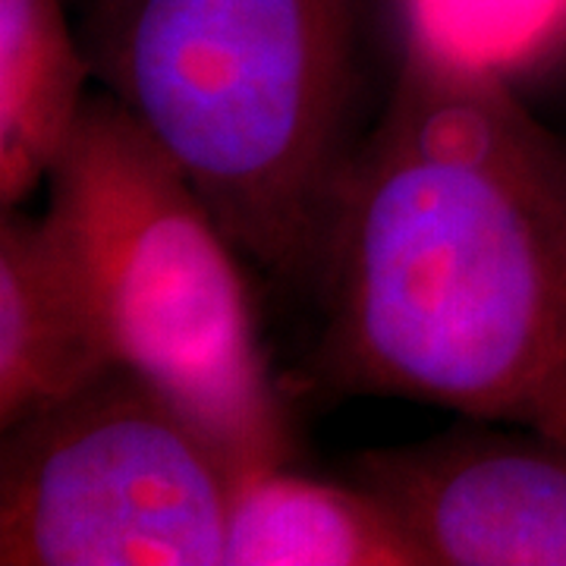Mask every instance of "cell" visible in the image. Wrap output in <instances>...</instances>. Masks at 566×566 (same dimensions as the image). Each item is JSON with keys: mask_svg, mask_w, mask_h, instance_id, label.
I'll return each mask as SVG.
<instances>
[{"mask_svg": "<svg viewBox=\"0 0 566 566\" xmlns=\"http://www.w3.org/2000/svg\"><path fill=\"white\" fill-rule=\"evenodd\" d=\"M315 277L318 375L334 390L566 444V142L504 66L406 20Z\"/></svg>", "mask_w": 566, "mask_h": 566, "instance_id": "obj_1", "label": "cell"}, {"mask_svg": "<svg viewBox=\"0 0 566 566\" xmlns=\"http://www.w3.org/2000/svg\"><path fill=\"white\" fill-rule=\"evenodd\" d=\"M117 365L80 264L44 214L0 218V428Z\"/></svg>", "mask_w": 566, "mask_h": 566, "instance_id": "obj_6", "label": "cell"}, {"mask_svg": "<svg viewBox=\"0 0 566 566\" xmlns=\"http://www.w3.org/2000/svg\"><path fill=\"white\" fill-rule=\"evenodd\" d=\"M92 57L63 0H0V211L20 208L70 145Z\"/></svg>", "mask_w": 566, "mask_h": 566, "instance_id": "obj_8", "label": "cell"}, {"mask_svg": "<svg viewBox=\"0 0 566 566\" xmlns=\"http://www.w3.org/2000/svg\"><path fill=\"white\" fill-rule=\"evenodd\" d=\"M363 0H92V73L245 264L315 277L353 151Z\"/></svg>", "mask_w": 566, "mask_h": 566, "instance_id": "obj_2", "label": "cell"}, {"mask_svg": "<svg viewBox=\"0 0 566 566\" xmlns=\"http://www.w3.org/2000/svg\"><path fill=\"white\" fill-rule=\"evenodd\" d=\"M349 475L431 566H566V444L538 431L463 419L428 441L363 450Z\"/></svg>", "mask_w": 566, "mask_h": 566, "instance_id": "obj_5", "label": "cell"}, {"mask_svg": "<svg viewBox=\"0 0 566 566\" xmlns=\"http://www.w3.org/2000/svg\"><path fill=\"white\" fill-rule=\"evenodd\" d=\"M237 457L145 375L114 365L3 428V566H223Z\"/></svg>", "mask_w": 566, "mask_h": 566, "instance_id": "obj_4", "label": "cell"}, {"mask_svg": "<svg viewBox=\"0 0 566 566\" xmlns=\"http://www.w3.org/2000/svg\"><path fill=\"white\" fill-rule=\"evenodd\" d=\"M41 214L80 264L117 365L170 394L243 472L286 463L293 438L259 344L245 259L107 92L88 95Z\"/></svg>", "mask_w": 566, "mask_h": 566, "instance_id": "obj_3", "label": "cell"}, {"mask_svg": "<svg viewBox=\"0 0 566 566\" xmlns=\"http://www.w3.org/2000/svg\"><path fill=\"white\" fill-rule=\"evenodd\" d=\"M223 566H431L397 513L359 482H322L293 469L243 472Z\"/></svg>", "mask_w": 566, "mask_h": 566, "instance_id": "obj_7", "label": "cell"}, {"mask_svg": "<svg viewBox=\"0 0 566 566\" xmlns=\"http://www.w3.org/2000/svg\"><path fill=\"white\" fill-rule=\"evenodd\" d=\"M406 20L506 70L566 20V0H406Z\"/></svg>", "mask_w": 566, "mask_h": 566, "instance_id": "obj_9", "label": "cell"}]
</instances>
